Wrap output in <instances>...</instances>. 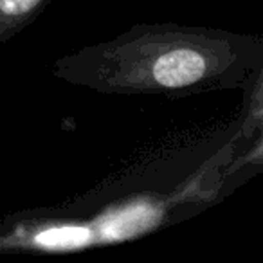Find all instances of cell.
Segmentation results:
<instances>
[{"mask_svg": "<svg viewBox=\"0 0 263 263\" xmlns=\"http://www.w3.org/2000/svg\"><path fill=\"white\" fill-rule=\"evenodd\" d=\"M263 70V36L216 27L136 24L58 58V80L101 94L182 96L241 90Z\"/></svg>", "mask_w": 263, "mask_h": 263, "instance_id": "1", "label": "cell"}, {"mask_svg": "<svg viewBox=\"0 0 263 263\" xmlns=\"http://www.w3.org/2000/svg\"><path fill=\"white\" fill-rule=\"evenodd\" d=\"M52 0H0V47L26 29Z\"/></svg>", "mask_w": 263, "mask_h": 263, "instance_id": "2", "label": "cell"}]
</instances>
